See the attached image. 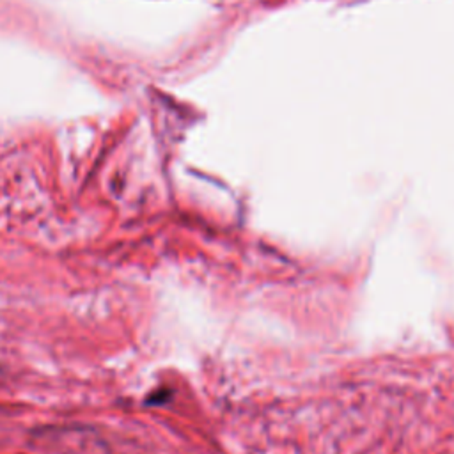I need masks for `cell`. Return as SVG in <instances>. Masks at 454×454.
<instances>
[]
</instances>
